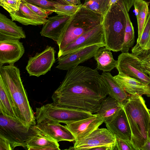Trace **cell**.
<instances>
[{"label":"cell","instance_id":"cell-1","mask_svg":"<svg viewBox=\"0 0 150 150\" xmlns=\"http://www.w3.org/2000/svg\"><path fill=\"white\" fill-rule=\"evenodd\" d=\"M107 87L97 69L78 65L67 71L52 96L56 106L97 113L108 95Z\"/></svg>","mask_w":150,"mask_h":150},{"label":"cell","instance_id":"cell-2","mask_svg":"<svg viewBox=\"0 0 150 150\" xmlns=\"http://www.w3.org/2000/svg\"><path fill=\"white\" fill-rule=\"evenodd\" d=\"M19 69L14 65L0 67V79L16 106L19 121L30 128L36 125V117L30 104L21 77Z\"/></svg>","mask_w":150,"mask_h":150},{"label":"cell","instance_id":"cell-3","mask_svg":"<svg viewBox=\"0 0 150 150\" xmlns=\"http://www.w3.org/2000/svg\"><path fill=\"white\" fill-rule=\"evenodd\" d=\"M131 129L134 150H141L148 138L150 117L142 96H129L123 105Z\"/></svg>","mask_w":150,"mask_h":150},{"label":"cell","instance_id":"cell-4","mask_svg":"<svg viewBox=\"0 0 150 150\" xmlns=\"http://www.w3.org/2000/svg\"><path fill=\"white\" fill-rule=\"evenodd\" d=\"M103 16L82 4L65 25L57 42L61 52L83 34L102 24Z\"/></svg>","mask_w":150,"mask_h":150},{"label":"cell","instance_id":"cell-5","mask_svg":"<svg viewBox=\"0 0 150 150\" xmlns=\"http://www.w3.org/2000/svg\"><path fill=\"white\" fill-rule=\"evenodd\" d=\"M105 47L114 52L121 51L124 43L126 18L117 3L110 6L102 23Z\"/></svg>","mask_w":150,"mask_h":150},{"label":"cell","instance_id":"cell-6","mask_svg":"<svg viewBox=\"0 0 150 150\" xmlns=\"http://www.w3.org/2000/svg\"><path fill=\"white\" fill-rule=\"evenodd\" d=\"M84 111L57 106L53 103L36 108L37 124L48 122L67 123L93 116Z\"/></svg>","mask_w":150,"mask_h":150},{"label":"cell","instance_id":"cell-7","mask_svg":"<svg viewBox=\"0 0 150 150\" xmlns=\"http://www.w3.org/2000/svg\"><path fill=\"white\" fill-rule=\"evenodd\" d=\"M33 132L32 126L26 127L18 120L0 112V137L8 142L13 149L17 146L26 148Z\"/></svg>","mask_w":150,"mask_h":150},{"label":"cell","instance_id":"cell-8","mask_svg":"<svg viewBox=\"0 0 150 150\" xmlns=\"http://www.w3.org/2000/svg\"><path fill=\"white\" fill-rule=\"evenodd\" d=\"M116 137L105 128H98L85 137L75 141L73 149L92 150L101 146H115Z\"/></svg>","mask_w":150,"mask_h":150},{"label":"cell","instance_id":"cell-9","mask_svg":"<svg viewBox=\"0 0 150 150\" xmlns=\"http://www.w3.org/2000/svg\"><path fill=\"white\" fill-rule=\"evenodd\" d=\"M55 51L51 46L29 58L26 69L29 76L38 77L50 70L55 60Z\"/></svg>","mask_w":150,"mask_h":150},{"label":"cell","instance_id":"cell-10","mask_svg":"<svg viewBox=\"0 0 150 150\" xmlns=\"http://www.w3.org/2000/svg\"><path fill=\"white\" fill-rule=\"evenodd\" d=\"M105 44L102 24L83 34L58 53V57L98 44Z\"/></svg>","mask_w":150,"mask_h":150},{"label":"cell","instance_id":"cell-11","mask_svg":"<svg viewBox=\"0 0 150 150\" xmlns=\"http://www.w3.org/2000/svg\"><path fill=\"white\" fill-rule=\"evenodd\" d=\"M116 68L119 73L137 79L147 84L150 78L143 71L138 58L134 54L122 53L118 56Z\"/></svg>","mask_w":150,"mask_h":150},{"label":"cell","instance_id":"cell-12","mask_svg":"<svg viewBox=\"0 0 150 150\" xmlns=\"http://www.w3.org/2000/svg\"><path fill=\"white\" fill-rule=\"evenodd\" d=\"M105 46L103 44H96L58 57V65L56 68L68 71L94 57L98 50Z\"/></svg>","mask_w":150,"mask_h":150},{"label":"cell","instance_id":"cell-13","mask_svg":"<svg viewBox=\"0 0 150 150\" xmlns=\"http://www.w3.org/2000/svg\"><path fill=\"white\" fill-rule=\"evenodd\" d=\"M105 123L107 129L116 138L124 141L132 150H134L131 129L123 107L112 120Z\"/></svg>","mask_w":150,"mask_h":150},{"label":"cell","instance_id":"cell-14","mask_svg":"<svg viewBox=\"0 0 150 150\" xmlns=\"http://www.w3.org/2000/svg\"><path fill=\"white\" fill-rule=\"evenodd\" d=\"M103 122V118L97 113L93 116L68 123L65 126L72 134L75 141L85 137Z\"/></svg>","mask_w":150,"mask_h":150},{"label":"cell","instance_id":"cell-15","mask_svg":"<svg viewBox=\"0 0 150 150\" xmlns=\"http://www.w3.org/2000/svg\"><path fill=\"white\" fill-rule=\"evenodd\" d=\"M25 52L23 43L19 40H0V67L6 63L14 65Z\"/></svg>","mask_w":150,"mask_h":150},{"label":"cell","instance_id":"cell-16","mask_svg":"<svg viewBox=\"0 0 150 150\" xmlns=\"http://www.w3.org/2000/svg\"><path fill=\"white\" fill-rule=\"evenodd\" d=\"M34 128L43 134L57 142L61 141L72 142L75 139L65 126L59 123L48 122L37 124Z\"/></svg>","mask_w":150,"mask_h":150},{"label":"cell","instance_id":"cell-17","mask_svg":"<svg viewBox=\"0 0 150 150\" xmlns=\"http://www.w3.org/2000/svg\"><path fill=\"white\" fill-rule=\"evenodd\" d=\"M9 14L12 21H17L24 25H43L47 20V18L35 13L21 0L19 10Z\"/></svg>","mask_w":150,"mask_h":150},{"label":"cell","instance_id":"cell-18","mask_svg":"<svg viewBox=\"0 0 150 150\" xmlns=\"http://www.w3.org/2000/svg\"><path fill=\"white\" fill-rule=\"evenodd\" d=\"M71 16L59 14L49 18L40 32L42 36L57 42L67 21Z\"/></svg>","mask_w":150,"mask_h":150},{"label":"cell","instance_id":"cell-19","mask_svg":"<svg viewBox=\"0 0 150 150\" xmlns=\"http://www.w3.org/2000/svg\"><path fill=\"white\" fill-rule=\"evenodd\" d=\"M32 134L28 139L26 148L28 150H59L58 142L43 134L33 126Z\"/></svg>","mask_w":150,"mask_h":150},{"label":"cell","instance_id":"cell-20","mask_svg":"<svg viewBox=\"0 0 150 150\" xmlns=\"http://www.w3.org/2000/svg\"><path fill=\"white\" fill-rule=\"evenodd\" d=\"M26 35L22 28L0 13V40L5 39L19 40L26 38Z\"/></svg>","mask_w":150,"mask_h":150},{"label":"cell","instance_id":"cell-21","mask_svg":"<svg viewBox=\"0 0 150 150\" xmlns=\"http://www.w3.org/2000/svg\"><path fill=\"white\" fill-rule=\"evenodd\" d=\"M124 91L131 95H145L147 84L135 78L121 73L114 76Z\"/></svg>","mask_w":150,"mask_h":150},{"label":"cell","instance_id":"cell-22","mask_svg":"<svg viewBox=\"0 0 150 150\" xmlns=\"http://www.w3.org/2000/svg\"><path fill=\"white\" fill-rule=\"evenodd\" d=\"M0 112L19 121L17 110L14 102L0 79Z\"/></svg>","mask_w":150,"mask_h":150},{"label":"cell","instance_id":"cell-23","mask_svg":"<svg viewBox=\"0 0 150 150\" xmlns=\"http://www.w3.org/2000/svg\"><path fill=\"white\" fill-rule=\"evenodd\" d=\"M107 87L108 94L123 105L128 98L127 93L109 72H103L102 74Z\"/></svg>","mask_w":150,"mask_h":150},{"label":"cell","instance_id":"cell-24","mask_svg":"<svg viewBox=\"0 0 150 150\" xmlns=\"http://www.w3.org/2000/svg\"><path fill=\"white\" fill-rule=\"evenodd\" d=\"M97 69L103 72H110L116 68L117 61L113 58L111 50L105 47H100L94 57Z\"/></svg>","mask_w":150,"mask_h":150},{"label":"cell","instance_id":"cell-25","mask_svg":"<svg viewBox=\"0 0 150 150\" xmlns=\"http://www.w3.org/2000/svg\"><path fill=\"white\" fill-rule=\"evenodd\" d=\"M122 107L115 99L108 95L102 101L97 113L102 117L105 123L112 120Z\"/></svg>","mask_w":150,"mask_h":150},{"label":"cell","instance_id":"cell-26","mask_svg":"<svg viewBox=\"0 0 150 150\" xmlns=\"http://www.w3.org/2000/svg\"><path fill=\"white\" fill-rule=\"evenodd\" d=\"M117 3L124 12L126 18L124 40L121 51L122 53H127L129 52L130 49L133 47L135 42L134 28L123 0H120Z\"/></svg>","mask_w":150,"mask_h":150},{"label":"cell","instance_id":"cell-27","mask_svg":"<svg viewBox=\"0 0 150 150\" xmlns=\"http://www.w3.org/2000/svg\"><path fill=\"white\" fill-rule=\"evenodd\" d=\"M149 3L143 0H134V2L138 28L137 43L140 40L148 16Z\"/></svg>","mask_w":150,"mask_h":150},{"label":"cell","instance_id":"cell-28","mask_svg":"<svg viewBox=\"0 0 150 150\" xmlns=\"http://www.w3.org/2000/svg\"><path fill=\"white\" fill-rule=\"evenodd\" d=\"M150 35V10H149L145 24L139 41L132 49L135 54L146 50Z\"/></svg>","mask_w":150,"mask_h":150},{"label":"cell","instance_id":"cell-29","mask_svg":"<svg viewBox=\"0 0 150 150\" xmlns=\"http://www.w3.org/2000/svg\"><path fill=\"white\" fill-rule=\"evenodd\" d=\"M110 0H85L83 6L95 12L105 15L110 7Z\"/></svg>","mask_w":150,"mask_h":150},{"label":"cell","instance_id":"cell-30","mask_svg":"<svg viewBox=\"0 0 150 150\" xmlns=\"http://www.w3.org/2000/svg\"><path fill=\"white\" fill-rule=\"evenodd\" d=\"M47 11L54 12L55 5H72L66 0H23Z\"/></svg>","mask_w":150,"mask_h":150},{"label":"cell","instance_id":"cell-31","mask_svg":"<svg viewBox=\"0 0 150 150\" xmlns=\"http://www.w3.org/2000/svg\"><path fill=\"white\" fill-rule=\"evenodd\" d=\"M133 54L138 58L143 71L150 78V49Z\"/></svg>","mask_w":150,"mask_h":150},{"label":"cell","instance_id":"cell-32","mask_svg":"<svg viewBox=\"0 0 150 150\" xmlns=\"http://www.w3.org/2000/svg\"><path fill=\"white\" fill-rule=\"evenodd\" d=\"M82 4L76 5L58 4L54 6V12L58 14L71 16L80 8Z\"/></svg>","mask_w":150,"mask_h":150},{"label":"cell","instance_id":"cell-33","mask_svg":"<svg viewBox=\"0 0 150 150\" xmlns=\"http://www.w3.org/2000/svg\"><path fill=\"white\" fill-rule=\"evenodd\" d=\"M21 0H0V5L9 13L18 11Z\"/></svg>","mask_w":150,"mask_h":150},{"label":"cell","instance_id":"cell-34","mask_svg":"<svg viewBox=\"0 0 150 150\" xmlns=\"http://www.w3.org/2000/svg\"><path fill=\"white\" fill-rule=\"evenodd\" d=\"M31 10L38 16L46 18L48 16L52 14L54 12L51 11H47L41 8L32 4L26 2L23 0H21Z\"/></svg>","mask_w":150,"mask_h":150},{"label":"cell","instance_id":"cell-35","mask_svg":"<svg viewBox=\"0 0 150 150\" xmlns=\"http://www.w3.org/2000/svg\"><path fill=\"white\" fill-rule=\"evenodd\" d=\"M115 150H132L130 146L125 141L116 138Z\"/></svg>","mask_w":150,"mask_h":150},{"label":"cell","instance_id":"cell-36","mask_svg":"<svg viewBox=\"0 0 150 150\" xmlns=\"http://www.w3.org/2000/svg\"><path fill=\"white\" fill-rule=\"evenodd\" d=\"M13 150L10 144L6 140L0 137V150Z\"/></svg>","mask_w":150,"mask_h":150},{"label":"cell","instance_id":"cell-37","mask_svg":"<svg viewBox=\"0 0 150 150\" xmlns=\"http://www.w3.org/2000/svg\"><path fill=\"white\" fill-rule=\"evenodd\" d=\"M134 1V0H123L127 10L128 12L132 6L133 5Z\"/></svg>","mask_w":150,"mask_h":150},{"label":"cell","instance_id":"cell-38","mask_svg":"<svg viewBox=\"0 0 150 150\" xmlns=\"http://www.w3.org/2000/svg\"><path fill=\"white\" fill-rule=\"evenodd\" d=\"M142 150H150V139H148L142 147Z\"/></svg>","mask_w":150,"mask_h":150},{"label":"cell","instance_id":"cell-39","mask_svg":"<svg viewBox=\"0 0 150 150\" xmlns=\"http://www.w3.org/2000/svg\"><path fill=\"white\" fill-rule=\"evenodd\" d=\"M69 4L72 5H76L81 4L80 0H66Z\"/></svg>","mask_w":150,"mask_h":150},{"label":"cell","instance_id":"cell-40","mask_svg":"<svg viewBox=\"0 0 150 150\" xmlns=\"http://www.w3.org/2000/svg\"><path fill=\"white\" fill-rule=\"evenodd\" d=\"M147 90L145 94L148 97H150V82L147 84Z\"/></svg>","mask_w":150,"mask_h":150},{"label":"cell","instance_id":"cell-41","mask_svg":"<svg viewBox=\"0 0 150 150\" xmlns=\"http://www.w3.org/2000/svg\"><path fill=\"white\" fill-rule=\"evenodd\" d=\"M120 0H110L109 2V6H111L117 4Z\"/></svg>","mask_w":150,"mask_h":150},{"label":"cell","instance_id":"cell-42","mask_svg":"<svg viewBox=\"0 0 150 150\" xmlns=\"http://www.w3.org/2000/svg\"><path fill=\"white\" fill-rule=\"evenodd\" d=\"M149 49H150V35L149 38L148 42L146 46V50H148Z\"/></svg>","mask_w":150,"mask_h":150},{"label":"cell","instance_id":"cell-43","mask_svg":"<svg viewBox=\"0 0 150 150\" xmlns=\"http://www.w3.org/2000/svg\"><path fill=\"white\" fill-rule=\"evenodd\" d=\"M148 138L150 139V123L149 125L148 131Z\"/></svg>","mask_w":150,"mask_h":150},{"label":"cell","instance_id":"cell-44","mask_svg":"<svg viewBox=\"0 0 150 150\" xmlns=\"http://www.w3.org/2000/svg\"><path fill=\"white\" fill-rule=\"evenodd\" d=\"M148 111H149V116H150V109H148Z\"/></svg>","mask_w":150,"mask_h":150},{"label":"cell","instance_id":"cell-45","mask_svg":"<svg viewBox=\"0 0 150 150\" xmlns=\"http://www.w3.org/2000/svg\"><path fill=\"white\" fill-rule=\"evenodd\" d=\"M149 3H150V1L149 2Z\"/></svg>","mask_w":150,"mask_h":150}]
</instances>
